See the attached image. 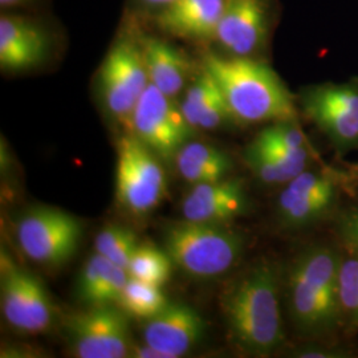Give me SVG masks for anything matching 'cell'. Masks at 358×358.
<instances>
[{"mask_svg": "<svg viewBox=\"0 0 358 358\" xmlns=\"http://www.w3.org/2000/svg\"><path fill=\"white\" fill-rule=\"evenodd\" d=\"M282 269L262 257L223 289L219 306L231 345L250 357H271L288 344L282 319Z\"/></svg>", "mask_w": 358, "mask_h": 358, "instance_id": "6da1fadb", "label": "cell"}, {"mask_svg": "<svg viewBox=\"0 0 358 358\" xmlns=\"http://www.w3.org/2000/svg\"><path fill=\"white\" fill-rule=\"evenodd\" d=\"M343 245L317 241L303 245L282 269V297L299 340L344 337L338 299V268Z\"/></svg>", "mask_w": 358, "mask_h": 358, "instance_id": "7a4b0ae2", "label": "cell"}, {"mask_svg": "<svg viewBox=\"0 0 358 358\" xmlns=\"http://www.w3.org/2000/svg\"><path fill=\"white\" fill-rule=\"evenodd\" d=\"M202 66L217 80L238 125L299 120L296 96L263 59L206 51Z\"/></svg>", "mask_w": 358, "mask_h": 358, "instance_id": "3957f363", "label": "cell"}, {"mask_svg": "<svg viewBox=\"0 0 358 358\" xmlns=\"http://www.w3.org/2000/svg\"><path fill=\"white\" fill-rule=\"evenodd\" d=\"M352 170L324 164L308 167L284 185L279 192L273 215L278 227L287 232H303L321 224H331L350 195Z\"/></svg>", "mask_w": 358, "mask_h": 358, "instance_id": "277c9868", "label": "cell"}, {"mask_svg": "<svg viewBox=\"0 0 358 358\" xmlns=\"http://www.w3.org/2000/svg\"><path fill=\"white\" fill-rule=\"evenodd\" d=\"M164 248L174 267L194 279H217L235 268L245 251L243 232L230 224L182 219L167 224Z\"/></svg>", "mask_w": 358, "mask_h": 358, "instance_id": "5b68a950", "label": "cell"}, {"mask_svg": "<svg viewBox=\"0 0 358 358\" xmlns=\"http://www.w3.org/2000/svg\"><path fill=\"white\" fill-rule=\"evenodd\" d=\"M142 31L133 26L118 35L99 72L103 106L128 133L134 109L150 81L141 43Z\"/></svg>", "mask_w": 358, "mask_h": 358, "instance_id": "8992f818", "label": "cell"}, {"mask_svg": "<svg viewBox=\"0 0 358 358\" xmlns=\"http://www.w3.org/2000/svg\"><path fill=\"white\" fill-rule=\"evenodd\" d=\"M299 112L312 122L340 157L358 150V77L301 88Z\"/></svg>", "mask_w": 358, "mask_h": 358, "instance_id": "52a82bcc", "label": "cell"}, {"mask_svg": "<svg viewBox=\"0 0 358 358\" xmlns=\"http://www.w3.org/2000/svg\"><path fill=\"white\" fill-rule=\"evenodd\" d=\"M161 158L130 133L117 142L115 198L134 217H146L154 211L167 192Z\"/></svg>", "mask_w": 358, "mask_h": 358, "instance_id": "ba28073f", "label": "cell"}, {"mask_svg": "<svg viewBox=\"0 0 358 358\" xmlns=\"http://www.w3.org/2000/svg\"><path fill=\"white\" fill-rule=\"evenodd\" d=\"M16 241L22 252L41 266H62L76 254L84 226L64 210L36 206L17 219Z\"/></svg>", "mask_w": 358, "mask_h": 358, "instance_id": "9c48e42d", "label": "cell"}, {"mask_svg": "<svg viewBox=\"0 0 358 358\" xmlns=\"http://www.w3.org/2000/svg\"><path fill=\"white\" fill-rule=\"evenodd\" d=\"M195 131L176 99L149 84L134 109L128 133L137 137L162 161H171L192 141Z\"/></svg>", "mask_w": 358, "mask_h": 358, "instance_id": "30bf717a", "label": "cell"}, {"mask_svg": "<svg viewBox=\"0 0 358 358\" xmlns=\"http://www.w3.org/2000/svg\"><path fill=\"white\" fill-rule=\"evenodd\" d=\"M129 316L117 306L88 307L66 321L72 353L78 358H125L133 344Z\"/></svg>", "mask_w": 358, "mask_h": 358, "instance_id": "8fae6325", "label": "cell"}, {"mask_svg": "<svg viewBox=\"0 0 358 358\" xmlns=\"http://www.w3.org/2000/svg\"><path fill=\"white\" fill-rule=\"evenodd\" d=\"M1 273V313L17 332L40 334L51 328L55 307L38 276L6 263Z\"/></svg>", "mask_w": 358, "mask_h": 358, "instance_id": "7c38bea8", "label": "cell"}, {"mask_svg": "<svg viewBox=\"0 0 358 358\" xmlns=\"http://www.w3.org/2000/svg\"><path fill=\"white\" fill-rule=\"evenodd\" d=\"M273 13V0H229L213 43L227 56L262 59Z\"/></svg>", "mask_w": 358, "mask_h": 358, "instance_id": "4fadbf2b", "label": "cell"}, {"mask_svg": "<svg viewBox=\"0 0 358 358\" xmlns=\"http://www.w3.org/2000/svg\"><path fill=\"white\" fill-rule=\"evenodd\" d=\"M251 210L250 192L243 178L229 177L195 185L180 203L182 217L213 224H231Z\"/></svg>", "mask_w": 358, "mask_h": 358, "instance_id": "5bb4252c", "label": "cell"}, {"mask_svg": "<svg viewBox=\"0 0 358 358\" xmlns=\"http://www.w3.org/2000/svg\"><path fill=\"white\" fill-rule=\"evenodd\" d=\"M206 333L205 319L186 304L169 303L143 327V343L162 352L166 358L187 355L198 345Z\"/></svg>", "mask_w": 358, "mask_h": 358, "instance_id": "9a60e30c", "label": "cell"}, {"mask_svg": "<svg viewBox=\"0 0 358 358\" xmlns=\"http://www.w3.org/2000/svg\"><path fill=\"white\" fill-rule=\"evenodd\" d=\"M48 31L38 22L4 13L0 17V66L6 72H24L43 64L50 53Z\"/></svg>", "mask_w": 358, "mask_h": 358, "instance_id": "2e32d148", "label": "cell"}, {"mask_svg": "<svg viewBox=\"0 0 358 358\" xmlns=\"http://www.w3.org/2000/svg\"><path fill=\"white\" fill-rule=\"evenodd\" d=\"M229 0H174L158 8L154 24L171 38L213 43Z\"/></svg>", "mask_w": 358, "mask_h": 358, "instance_id": "e0dca14e", "label": "cell"}, {"mask_svg": "<svg viewBox=\"0 0 358 358\" xmlns=\"http://www.w3.org/2000/svg\"><path fill=\"white\" fill-rule=\"evenodd\" d=\"M141 43L150 84L169 97H178L192 76L190 59L165 38L142 32Z\"/></svg>", "mask_w": 358, "mask_h": 358, "instance_id": "ac0fdd59", "label": "cell"}, {"mask_svg": "<svg viewBox=\"0 0 358 358\" xmlns=\"http://www.w3.org/2000/svg\"><path fill=\"white\" fill-rule=\"evenodd\" d=\"M179 105L195 130H217L236 124L217 80L202 65Z\"/></svg>", "mask_w": 358, "mask_h": 358, "instance_id": "d6986e66", "label": "cell"}, {"mask_svg": "<svg viewBox=\"0 0 358 358\" xmlns=\"http://www.w3.org/2000/svg\"><path fill=\"white\" fill-rule=\"evenodd\" d=\"M243 159L259 182L280 187L321 161L315 149L284 152L263 148L254 141L244 149Z\"/></svg>", "mask_w": 358, "mask_h": 358, "instance_id": "ffe728a7", "label": "cell"}, {"mask_svg": "<svg viewBox=\"0 0 358 358\" xmlns=\"http://www.w3.org/2000/svg\"><path fill=\"white\" fill-rule=\"evenodd\" d=\"M128 280L127 269L94 252L80 272L77 294L87 307L115 306Z\"/></svg>", "mask_w": 358, "mask_h": 358, "instance_id": "44dd1931", "label": "cell"}, {"mask_svg": "<svg viewBox=\"0 0 358 358\" xmlns=\"http://www.w3.org/2000/svg\"><path fill=\"white\" fill-rule=\"evenodd\" d=\"M173 161L179 176L192 186L229 178L235 167L229 154L203 142H187Z\"/></svg>", "mask_w": 358, "mask_h": 358, "instance_id": "7402d4cb", "label": "cell"}, {"mask_svg": "<svg viewBox=\"0 0 358 358\" xmlns=\"http://www.w3.org/2000/svg\"><path fill=\"white\" fill-rule=\"evenodd\" d=\"M338 299L344 337L353 340L358 334V252L345 247L338 268Z\"/></svg>", "mask_w": 358, "mask_h": 358, "instance_id": "603a6c76", "label": "cell"}, {"mask_svg": "<svg viewBox=\"0 0 358 358\" xmlns=\"http://www.w3.org/2000/svg\"><path fill=\"white\" fill-rule=\"evenodd\" d=\"M161 288L162 287L129 276L128 282L115 306L129 317L150 320L169 304V300Z\"/></svg>", "mask_w": 358, "mask_h": 358, "instance_id": "cb8c5ba5", "label": "cell"}, {"mask_svg": "<svg viewBox=\"0 0 358 358\" xmlns=\"http://www.w3.org/2000/svg\"><path fill=\"white\" fill-rule=\"evenodd\" d=\"M173 267L174 264L164 247L158 248L153 244L140 243L127 271L130 278L164 287L171 276Z\"/></svg>", "mask_w": 358, "mask_h": 358, "instance_id": "d4e9b609", "label": "cell"}, {"mask_svg": "<svg viewBox=\"0 0 358 358\" xmlns=\"http://www.w3.org/2000/svg\"><path fill=\"white\" fill-rule=\"evenodd\" d=\"M140 242L133 231L125 227L110 224L103 227L94 239V250L122 268H128L130 259Z\"/></svg>", "mask_w": 358, "mask_h": 358, "instance_id": "484cf974", "label": "cell"}, {"mask_svg": "<svg viewBox=\"0 0 358 358\" xmlns=\"http://www.w3.org/2000/svg\"><path fill=\"white\" fill-rule=\"evenodd\" d=\"M254 142L273 150L299 152L304 149H313L307 134L301 128L299 120L278 121L267 124L256 134Z\"/></svg>", "mask_w": 358, "mask_h": 358, "instance_id": "4316f807", "label": "cell"}, {"mask_svg": "<svg viewBox=\"0 0 358 358\" xmlns=\"http://www.w3.org/2000/svg\"><path fill=\"white\" fill-rule=\"evenodd\" d=\"M280 353L291 358H358V346L349 338H313L299 340L296 345L287 344Z\"/></svg>", "mask_w": 358, "mask_h": 358, "instance_id": "83f0119b", "label": "cell"}, {"mask_svg": "<svg viewBox=\"0 0 358 358\" xmlns=\"http://www.w3.org/2000/svg\"><path fill=\"white\" fill-rule=\"evenodd\" d=\"M334 238L343 247L358 252V201L344 202L331 222Z\"/></svg>", "mask_w": 358, "mask_h": 358, "instance_id": "f1b7e54d", "label": "cell"}, {"mask_svg": "<svg viewBox=\"0 0 358 358\" xmlns=\"http://www.w3.org/2000/svg\"><path fill=\"white\" fill-rule=\"evenodd\" d=\"M352 170V187H350V198L358 201V166L350 167Z\"/></svg>", "mask_w": 358, "mask_h": 358, "instance_id": "f546056e", "label": "cell"}, {"mask_svg": "<svg viewBox=\"0 0 358 358\" xmlns=\"http://www.w3.org/2000/svg\"><path fill=\"white\" fill-rule=\"evenodd\" d=\"M35 0H0V6L3 8H15V7H24L31 4Z\"/></svg>", "mask_w": 358, "mask_h": 358, "instance_id": "4dcf8cb0", "label": "cell"}, {"mask_svg": "<svg viewBox=\"0 0 358 358\" xmlns=\"http://www.w3.org/2000/svg\"><path fill=\"white\" fill-rule=\"evenodd\" d=\"M142 3L148 4V6H153L157 8H161V7H165L167 4L173 3L174 0H141Z\"/></svg>", "mask_w": 358, "mask_h": 358, "instance_id": "1f68e13d", "label": "cell"}]
</instances>
